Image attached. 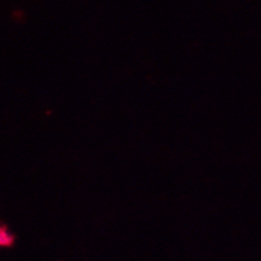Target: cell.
Instances as JSON below:
<instances>
[{
    "label": "cell",
    "instance_id": "1",
    "mask_svg": "<svg viewBox=\"0 0 261 261\" xmlns=\"http://www.w3.org/2000/svg\"><path fill=\"white\" fill-rule=\"evenodd\" d=\"M0 242L3 246H10L14 242V237L9 233L8 228L5 227H2V231H0Z\"/></svg>",
    "mask_w": 261,
    "mask_h": 261
}]
</instances>
